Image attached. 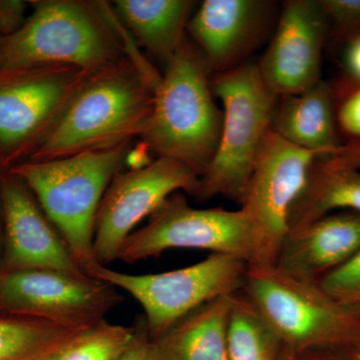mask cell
I'll return each mask as SVG.
<instances>
[{"label": "cell", "mask_w": 360, "mask_h": 360, "mask_svg": "<svg viewBox=\"0 0 360 360\" xmlns=\"http://www.w3.org/2000/svg\"><path fill=\"white\" fill-rule=\"evenodd\" d=\"M0 39H1V37H0Z\"/></svg>", "instance_id": "obj_36"}, {"label": "cell", "mask_w": 360, "mask_h": 360, "mask_svg": "<svg viewBox=\"0 0 360 360\" xmlns=\"http://www.w3.org/2000/svg\"><path fill=\"white\" fill-rule=\"evenodd\" d=\"M90 71L68 65L0 68V172L30 158Z\"/></svg>", "instance_id": "obj_9"}, {"label": "cell", "mask_w": 360, "mask_h": 360, "mask_svg": "<svg viewBox=\"0 0 360 360\" xmlns=\"http://www.w3.org/2000/svg\"><path fill=\"white\" fill-rule=\"evenodd\" d=\"M212 89L224 105V122L217 153L193 198L206 201L222 196L240 205L279 97L265 84L257 63L217 73Z\"/></svg>", "instance_id": "obj_5"}, {"label": "cell", "mask_w": 360, "mask_h": 360, "mask_svg": "<svg viewBox=\"0 0 360 360\" xmlns=\"http://www.w3.org/2000/svg\"><path fill=\"white\" fill-rule=\"evenodd\" d=\"M338 212L360 213V170L333 167L319 158L291 206L288 232Z\"/></svg>", "instance_id": "obj_20"}, {"label": "cell", "mask_w": 360, "mask_h": 360, "mask_svg": "<svg viewBox=\"0 0 360 360\" xmlns=\"http://www.w3.org/2000/svg\"><path fill=\"white\" fill-rule=\"evenodd\" d=\"M293 359H295V352L284 347L283 354H281V356L279 360H293Z\"/></svg>", "instance_id": "obj_34"}, {"label": "cell", "mask_w": 360, "mask_h": 360, "mask_svg": "<svg viewBox=\"0 0 360 360\" xmlns=\"http://www.w3.org/2000/svg\"><path fill=\"white\" fill-rule=\"evenodd\" d=\"M161 75L143 56L90 71L26 161H47L131 142L150 115Z\"/></svg>", "instance_id": "obj_1"}, {"label": "cell", "mask_w": 360, "mask_h": 360, "mask_svg": "<svg viewBox=\"0 0 360 360\" xmlns=\"http://www.w3.org/2000/svg\"><path fill=\"white\" fill-rule=\"evenodd\" d=\"M233 296L206 302L149 342V360H229L227 328Z\"/></svg>", "instance_id": "obj_18"}, {"label": "cell", "mask_w": 360, "mask_h": 360, "mask_svg": "<svg viewBox=\"0 0 360 360\" xmlns=\"http://www.w3.org/2000/svg\"><path fill=\"white\" fill-rule=\"evenodd\" d=\"M343 68L352 85L360 84V32L345 40Z\"/></svg>", "instance_id": "obj_30"}, {"label": "cell", "mask_w": 360, "mask_h": 360, "mask_svg": "<svg viewBox=\"0 0 360 360\" xmlns=\"http://www.w3.org/2000/svg\"><path fill=\"white\" fill-rule=\"evenodd\" d=\"M321 158L333 167L360 170V139L345 141L330 155Z\"/></svg>", "instance_id": "obj_29"}, {"label": "cell", "mask_w": 360, "mask_h": 360, "mask_svg": "<svg viewBox=\"0 0 360 360\" xmlns=\"http://www.w3.org/2000/svg\"><path fill=\"white\" fill-rule=\"evenodd\" d=\"M27 2L20 0H0V37L13 34L23 25Z\"/></svg>", "instance_id": "obj_27"}, {"label": "cell", "mask_w": 360, "mask_h": 360, "mask_svg": "<svg viewBox=\"0 0 360 360\" xmlns=\"http://www.w3.org/2000/svg\"><path fill=\"white\" fill-rule=\"evenodd\" d=\"M360 250V213H330L286 234L276 264L285 274L319 281Z\"/></svg>", "instance_id": "obj_16"}, {"label": "cell", "mask_w": 360, "mask_h": 360, "mask_svg": "<svg viewBox=\"0 0 360 360\" xmlns=\"http://www.w3.org/2000/svg\"><path fill=\"white\" fill-rule=\"evenodd\" d=\"M195 1L117 0L115 16L131 39L167 65L186 37Z\"/></svg>", "instance_id": "obj_19"}, {"label": "cell", "mask_w": 360, "mask_h": 360, "mask_svg": "<svg viewBox=\"0 0 360 360\" xmlns=\"http://www.w3.org/2000/svg\"><path fill=\"white\" fill-rule=\"evenodd\" d=\"M134 336L131 345L120 360H149V338L148 326L144 316H139L135 321Z\"/></svg>", "instance_id": "obj_28"}, {"label": "cell", "mask_w": 360, "mask_h": 360, "mask_svg": "<svg viewBox=\"0 0 360 360\" xmlns=\"http://www.w3.org/2000/svg\"><path fill=\"white\" fill-rule=\"evenodd\" d=\"M336 37L347 40L360 32V0H321Z\"/></svg>", "instance_id": "obj_25"}, {"label": "cell", "mask_w": 360, "mask_h": 360, "mask_svg": "<svg viewBox=\"0 0 360 360\" xmlns=\"http://www.w3.org/2000/svg\"><path fill=\"white\" fill-rule=\"evenodd\" d=\"M319 283L336 302L360 314V250Z\"/></svg>", "instance_id": "obj_24"}, {"label": "cell", "mask_w": 360, "mask_h": 360, "mask_svg": "<svg viewBox=\"0 0 360 360\" xmlns=\"http://www.w3.org/2000/svg\"><path fill=\"white\" fill-rule=\"evenodd\" d=\"M328 25L321 0L284 2L274 39L257 63L265 84L279 98L321 80L322 49Z\"/></svg>", "instance_id": "obj_13"}, {"label": "cell", "mask_w": 360, "mask_h": 360, "mask_svg": "<svg viewBox=\"0 0 360 360\" xmlns=\"http://www.w3.org/2000/svg\"><path fill=\"white\" fill-rule=\"evenodd\" d=\"M200 174L168 158H156L148 167L120 172L104 193L94 224V257L108 266L118 259L125 239L172 193L195 195Z\"/></svg>", "instance_id": "obj_12"}, {"label": "cell", "mask_w": 360, "mask_h": 360, "mask_svg": "<svg viewBox=\"0 0 360 360\" xmlns=\"http://www.w3.org/2000/svg\"><path fill=\"white\" fill-rule=\"evenodd\" d=\"M255 227L241 208H195L184 193H174L125 239L118 259L134 264L174 248L231 255L248 264L255 257Z\"/></svg>", "instance_id": "obj_8"}, {"label": "cell", "mask_w": 360, "mask_h": 360, "mask_svg": "<svg viewBox=\"0 0 360 360\" xmlns=\"http://www.w3.org/2000/svg\"><path fill=\"white\" fill-rule=\"evenodd\" d=\"M293 360H338L335 355L328 350H316V352L295 354Z\"/></svg>", "instance_id": "obj_33"}, {"label": "cell", "mask_w": 360, "mask_h": 360, "mask_svg": "<svg viewBox=\"0 0 360 360\" xmlns=\"http://www.w3.org/2000/svg\"><path fill=\"white\" fill-rule=\"evenodd\" d=\"M239 293L296 354L335 349L360 329V314L336 302L319 281L290 276L274 265L248 264Z\"/></svg>", "instance_id": "obj_6"}, {"label": "cell", "mask_w": 360, "mask_h": 360, "mask_svg": "<svg viewBox=\"0 0 360 360\" xmlns=\"http://www.w3.org/2000/svg\"><path fill=\"white\" fill-rule=\"evenodd\" d=\"M153 153L143 142H139L136 148H130L125 163L129 165V169H139V168L148 167L153 160L150 158Z\"/></svg>", "instance_id": "obj_31"}, {"label": "cell", "mask_w": 360, "mask_h": 360, "mask_svg": "<svg viewBox=\"0 0 360 360\" xmlns=\"http://www.w3.org/2000/svg\"><path fill=\"white\" fill-rule=\"evenodd\" d=\"M124 300L117 288L89 276L56 270H0V311L89 328Z\"/></svg>", "instance_id": "obj_11"}, {"label": "cell", "mask_w": 360, "mask_h": 360, "mask_svg": "<svg viewBox=\"0 0 360 360\" xmlns=\"http://www.w3.org/2000/svg\"><path fill=\"white\" fill-rule=\"evenodd\" d=\"M248 265L240 258L210 253L198 264L161 274H123L98 264L86 272L129 293L141 305L153 340L205 303L238 293Z\"/></svg>", "instance_id": "obj_7"}, {"label": "cell", "mask_w": 360, "mask_h": 360, "mask_svg": "<svg viewBox=\"0 0 360 360\" xmlns=\"http://www.w3.org/2000/svg\"><path fill=\"white\" fill-rule=\"evenodd\" d=\"M20 30L0 39V68L68 65L84 70L127 54L124 30L103 1L37 0Z\"/></svg>", "instance_id": "obj_2"}, {"label": "cell", "mask_w": 360, "mask_h": 360, "mask_svg": "<svg viewBox=\"0 0 360 360\" xmlns=\"http://www.w3.org/2000/svg\"><path fill=\"white\" fill-rule=\"evenodd\" d=\"M328 352L338 360H360V329L347 343Z\"/></svg>", "instance_id": "obj_32"}, {"label": "cell", "mask_w": 360, "mask_h": 360, "mask_svg": "<svg viewBox=\"0 0 360 360\" xmlns=\"http://www.w3.org/2000/svg\"><path fill=\"white\" fill-rule=\"evenodd\" d=\"M283 341L245 297L233 296L229 328L227 354L229 360H279Z\"/></svg>", "instance_id": "obj_22"}, {"label": "cell", "mask_w": 360, "mask_h": 360, "mask_svg": "<svg viewBox=\"0 0 360 360\" xmlns=\"http://www.w3.org/2000/svg\"><path fill=\"white\" fill-rule=\"evenodd\" d=\"M340 131L349 141L360 139V84L352 85L348 94L336 108Z\"/></svg>", "instance_id": "obj_26"}, {"label": "cell", "mask_w": 360, "mask_h": 360, "mask_svg": "<svg viewBox=\"0 0 360 360\" xmlns=\"http://www.w3.org/2000/svg\"><path fill=\"white\" fill-rule=\"evenodd\" d=\"M319 156L293 146L270 127L253 165L241 210L255 227L257 248L251 264L274 265L288 233L290 208Z\"/></svg>", "instance_id": "obj_10"}, {"label": "cell", "mask_w": 360, "mask_h": 360, "mask_svg": "<svg viewBox=\"0 0 360 360\" xmlns=\"http://www.w3.org/2000/svg\"><path fill=\"white\" fill-rule=\"evenodd\" d=\"M274 111L271 127L293 146L326 158L340 148L341 141L335 91L319 80L309 89L281 97Z\"/></svg>", "instance_id": "obj_17"}, {"label": "cell", "mask_w": 360, "mask_h": 360, "mask_svg": "<svg viewBox=\"0 0 360 360\" xmlns=\"http://www.w3.org/2000/svg\"><path fill=\"white\" fill-rule=\"evenodd\" d=\"M134 336V326H123L104 321L82 330L52 360H120Z\"/></svg>", "instance_id": "obj_23"}, {"label": "cell", "mask_w": 360, "mask_h": 360, "mask_svg": "<svg viewBox=\"0 0 360 360\" xmlns=\"http://www.w3.org/2000/svg\"><path fill=\"white\" fill-rule=\"evenodd\" d=\"M130 148L131 142L58 160L25 161L7 170L32 191L85 271L96 264L97 210L113 177L122 172Z\"/></svg>", "instance_id": "obj_4"}, {"label": "cell", "mask_w": 360, "mask_h": 360, "mask_svg": "<svg viewBox=\"0 0 360 360\" xmlns=\"http://www.w3.org/2000/svg\"><path fill=\"white\" fill-rule=\"evenodd\" d=\"M271 4L262 0H205L186 26L210 70L217 73L240 65L255 41Z\"/></svg>", "instance_id": "obj_15"}, {"label": "cell", "mask_w": 360, "mask_h": 360, "mask_svg": "<svg viewBox=\"0 0 360 360\" xmlns=\"http://www.w3.org/2000/svg\"><path fill=\"white\" fill-rule=\"evenodd\" d=\"M165 66L139 139L158 158L179 160L201 176L217 153L224 122L210 68L187 37Z\"/></svg>", "instance_id": "obj_3"}, {"label": "cell", "mask_w": 360, "mask_h": 360, "mask_svg": "<svg viewBox=\"0 0 360 360\" xmlns=\"http://www.w3.org/2000/svg\"><path fill=\"white\" fill-rule=\"evenodd\" d=\"M84 329L34 317L0 314V360H39L58 354Z\"/></svg>", "instance_id": "obj_21"}, {"label": "cell", "mask_w": 360, "mask_h": 360, "mask_svg": "<svg viewBox=\"0 0 360 360\" xmlns=\"http://www.w3.org/2000/svg\"><path fill=\"white\" fill-rule=\"evenodd\" d=\"M0 172L6 231L4 269H49L89 276L25 182L11 172Z\"/></svg>", "instance_id": "obj_14"}, {"label": "cell", "mask_w": 360, "mask_h": 360, "mask_svg": "<svg viewBox=\"0 0 360 360\" xmlns=\"http://www.w3.org/2000/svg\"><path fill=\"white\" fill-rule=\"evenodd\" d=\"M53 355L54 354L49 355V356L44 357V359H39V360H52V359H53Z\"/></svg>", "instance_id": "obj_35"}]
</instances>
